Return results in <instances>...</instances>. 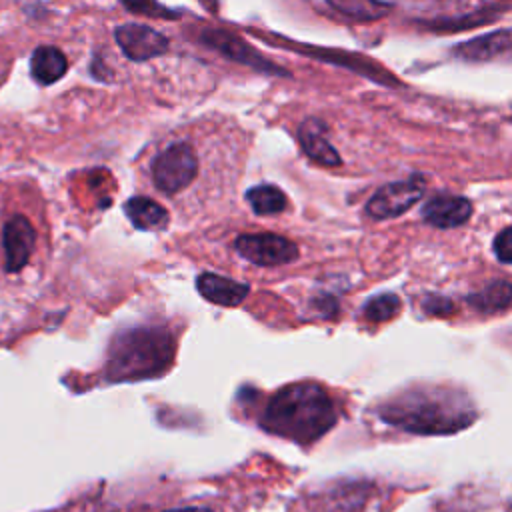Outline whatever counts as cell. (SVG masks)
<instances>
[{"mask_svg": "<svg viewBox=\"0 0 512 512\" xmlns=\"http://www.w3.org/2000/svg\"><path fill=\"white\" fill-rule=\"evenodd\" d=\"M336 422V406L316 384L300 382L280 388L266 404L264 426L296 442L324 436Z\"/></svg>", "mask_w": 512, "mask_h": 512, "instance_id": "cell-1", "label": "cell"}, {"mask_svg": "<svg viewBox=\"0 0 512 512\" xmlns=\"http://www.w3.org/2000/svg\"><path fill=\"white\" fill-rule=\"evenodd\" d=\"M382 416L410 432L436 434L454 432L466 426L474 414L464 404V398H452V394L444 390H430L412 392L398 398V402L390 404Z\"/></svg>", "mask_w": 512, "mask_h": 512, "instance_id": "cell-2", "label": "cell"}, {"mask_svg": "<svg viewBox=\"0 0 512 512\" xmlns=\"http://www.w3.org/2000/svg\"><path fill=\"white\" fill-rule=\"evenodd\" d=\"M172 358L168 334L156 328L130 330L114 344L110 374L114 378H142L162 372Z\"/></svg>", "mask_w": 512, "mask_h": 512, "instance_id": "cell-3", "label": "cell"}, {"mask_svg": "<svg viewBox=\"0 0 512 512\" xmlns=\"http://www.w3.org/2000/svg\"><path fill=\"white\" fill-rule=\"evenodd\" d=\"M198 172V158L188 142H174L164 148L152 162V178L156 188L166 194L184 190Z\"/></svg>", "mask_w": 512, "mask_h": 512, "instance_id": "cell-4", "label": "cell"}, {"mask_svg": "<svg viewBox=\"0 0 512 512\" xmlns=\"http://www.w3.org/2000/svg\"><path fill=\"white\" fill-rule=\"evenodd\" d=\"M426 190V180L420 174H414L406 180L390 182L378 188L366 204V214L374 220H388L408 212Z\"/></svg>", "mask_w": 512, "mask_h": 512, "instance_id": "cell-5", "label": "cell"}, {"mask_svg": "<svg viewBox=\"0 0 512 512\" xmlns=\"http://www.w3.org/2000/svg\"><path fill=\"white\" fill-rule=\"evenodd\" d=\"M236 252L256 266H282L298 258V246L278 234H242L234 240Z\"/></svg>", "mask_w": 512, "mask_h": 512, "instance_id": "cell-6", "label": "cell"}, {"mask_svg": "<svg viewBox=\"0 0 512 512\" xmlns=\"http://www.w3.org/2000/svg\"><path fill=\"white\" fill-rule=\"evenodd\" d=\"M200 40L208 46H212L214 50H218L220 54H224L226 58L246 64L250 68H256L258 72H266V74H286V70L278 68L274 62H270L264 54H260L258 50H254L246 40H242L240 36L228 32V30H218V28H208L200 34Z\"/></svg>", "mask_w": 512, "mask_h": 512, "instance_id": "cell-7", "label": "cell"}, {"mask_svg": "<svg viewBox=\"0 0 512 512\" xmlns=\"http://www.w3.org/2000/svg\"><path fill=\"white\" fill-rule=\"evenodd\" d=\"M272 40H278L280 44H284L286 48L294 50V52H302V54H308L312 58H324V60H330L338 66H344L348 70H354L356 74H362L374 82H380V84H386V86H398V80L394 78V74H390L386 68L378 66L374 60L370 58H364L360 54H350V52H342V50H320L316 46H300L292 40H286V38H280V36H270Z\"/></svg>", "mask_w": 512, "mask_h": 512, "instance_id": "cell-8", "label": "cell"}, {"mask_svg": "<svg viewBox=\"0 0 512 512\" xmlns=\"http://www.w3.org/2000/svg\"><path fill=\"white\" fill-rule=\"evenodd\" d=\"M36 244V232L30 220L22 214H14L4 222L2 228V248H4V268L6 272H20Z\"/></svg>", "mask_w": 512, "mask_h": 512, "instance_id": "cell-9", "label": "cell"}, {"mask_svg": "<svg viewBox=\"0 0 512 512\" xmlns=\"http://www.w3.org/2000/svg\"><path fill=\"white\" fill-rule=\"evenodd\" d=\"M114 38L122 52L134 62L150 60L168 50V38L162 32L138 22L118 26L114 30Z\"/></svg>", "mask_w": 512, "mask_h": 512, "instance_id": "cell-10", "label": "cell"}, {"mask_svg": "<svg viewBox=\"0 0 512 512\" xmlns=\"http://www.w3.org/2000/svg\"><path fill=\"white\" fill-rule=\"evenodd\" d=\"M472 204L464 196L436 194L422 206V218L436 228H456L468 222Z\"/></svg>", "mask_w": 512, "mask_h": 512, "instance_id": "cell-11", "label": "cell"}, {"mask_svg": "<svg viewBox=\"0 0 512 512\" xmlns=\"http://www.w3.org/2000/svg\"><path fill=\"white\" fill-rule=\"evenodd\" d=\"M328 128L318 118H306L298 128V142L304 154L322 166H340V154L328 142Z\"/></svg>", "mask_w": 512, "mask_h": 512, "instance_id": "cell-12", "label": "cell"}, {"mask_svg": "<svg viewBox=\"0 0 512 512\" xmlns=\"http://www.w3.org/2000/svg\"><path fill=\"white\" fill-rule=\"evenodd\" d=\"M454 56L468 62H484L506 56L510 52V30L502 28L484 36H476L468 42L454 46Z\"/></svg>", "mask_w": 512, "mask_h": 512, "instance_id": "cell-13", "label": "cell"}, {"mask_svg": "<svg viewBox=\"0 0 512 512\" xmlns=\"http://www.w3.org/2000/svg\"><path fill=\"white\" fill-rule=\"evenodd\" d=\"M198 292L212 304L218 306H238L250 292L248 284H240L236 280L204 272L198 276Z\"/></svg>", "mask_w": 512, "mask_h": 512, "instance_id": "cell-14", "label": "cell"}, {"mask_svg": "<svg viewBox=\"0 0 512 512\" xmlns=\"http://www.w3.org/2000/svg\"><path fill=\"white\" fill-rule=\"evenodd\" d=\"M68 70L66 56L56 46H38L30 58V72L38 84H54Z\"/></svg>", "mask_w": 512, "mask_h": 512, "instance_id": "cell-15", "label": "cell"}, {"mask_svg": "<svg viewBox=\"0 0 512 512\" xmlns=\"http://www.w3.org/2000/svg\"><path fill=\"white\" fill-rule=\"evenodd\" d=\"M124 212L138 230H162L168 224V212L148 196H134L124 204Z\"/></svg>", "mask_w": 512, "mask_h": 512, "instance_id": "cell-16", "label": "cell"}, {"mask_svg": "<svg viewBox=\"0 0 512 512\" xmlns=\"http://www.w3.org/2000/svg\"><path fill=\"white\" fill-rule=\"evenodd\" d=\"M330 8L352 20H380L390 14L392 4L384 0H326Z\"/></svg>", "mask_w": 512, "mask_h": 512, "instance_id": "cell-17", "label": "cell"}, {"mask_svg": "<svg viewBox=\"0 0 512 512\" xmlns=\"http://www.w3.org/2000/svg\"><path fill=\"white\" fill-rule=\"evenodd\" d=\"M246 200L254 214L258 216H272L286 210V196L278 186L272 184H260L246 192Z\"/></svg>", "mask_w": 512, "mask_h": 512, "instance_id": "cell-18", "label": "cell"}, {"mask_svg": "<svg viewBox=\"0 0 512 512\" xmlns=\"http://www.w3.org/2000/svg\"><path fill=\"white\" fill-rule=\"evenodd\" d=\"M472 302L482 310H500L510 304V282L500 280L492 286H488L484 292L472 298Z\"/></svg>", "mask_w": 512, "mask_h": 512, "instance_id": "cell-19", "label": "cell"}, {"mask_svg": "<svg viewBox=\"0 0 512 512\" xmlns=\"http://www.w3.org/2000/svg\"><path fill=\"white\" fill-rule=\"evenodd\" d=\"M400 300L394 294H380L364 304V316L370 322H384L398 314Z\"/></svg>", "mask_w": 512, "mask_h": 512, "instance_id": "cell-20", "label": "cell"}, {"mask_svg": "<svg viewBox=\"0 0 512 512\" xmlns=\"http://www.w3.org/2000/svg\"><path fill=\"white\" fill-rule=\"evenodd\" d=\"M124 8L134 12V14H142V16H150V18H176V14L158 4L156 0H122Z\"/></svg>", "mask_w": 512, "mask_h": 512, "instance_id": "cell-21", "label": "cell"}, {"mask_svg": "<svg viewBox=\"0 0 512 512\" xmlns=\"http://www.w3.org/2000/svg\"><path fill=\"white\" fill-rule=\"evenodd\" d=\"M510 236H512V230L510 226H506L494 240V252L496 256L500 258V262L508 264L512 260V246H510Z\"/></svg>", "mask_w": 512, "mask_h": 512, "instance_id": "cell-22", "label": "cell"}, {"mask_svg": "<svg viewBox=\"0 0 512 512\" xmlns=\"http://www.w3.org/2000/svg\"><path fill=\"white\" fill-rule=\"evenodd\" d=\"M426 306V310L430 312V314H438V310L442 308V314H450L448 310H452V304L448 302V300H440L438 296H434L432 300H430V304H424Z\"/></svg>", "mask_w": 512, "mask_h": 512, "instance_id": "cell-23", "label": "cell"}, {"mask_svg": "<svg viewBox=\"0 0 512 512\" xmlns=\"http://www.w3.org/2000/svg\"><path fill=\"white\" fill-rule=\"evenodd\" d=\"M166 512H212L208 508H178V510H166Z\"/></svg>", "mask_w": 512, "mask_h": 512, "instance_id": "cell-24", "label": "cell"}]
</instances>
